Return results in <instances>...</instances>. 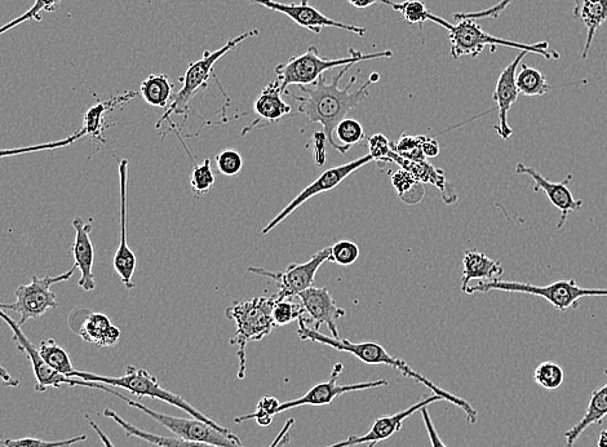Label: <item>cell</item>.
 I'll list each match as a JSON object with an SVG mask.
<instances>
[{
  "label": "cell",
  "mask_w": 607,
  "mask_h": 447,
  "mask_svg": "<svg viewBox=\"0 0 607 447\" xmlns=\"http://www.w3.org/2000/svg\"><path fill=\"white\" fill-rule=\"evenodd\" d=\"M353 66L347 65L340 68V72L335 75L334 81L331 83H327L322 75L316 83L299 86L301 95H291L299 103V113L304 114L309 123H319L327 141L341 154L347 153L350 148L336 143L334 139L336 126L343 121L350 110L357 108L362 101L366 100V97L370 95L371 84L380 81V74L372 73L361 87L356 88L354 84L357 83V75H353L347 86L340 88L341 78Z\"/></svg>",
  "instance_id": "6da1fadb"
},
{
  "label": "cell",
  "mask_w": 607,
  "mask_h": 447,
  "mask_svg": "<svg viewBox=\"0 0 607 447\" xmlns=\"http://www.w3.org/2000/svg\"><path fill=\"white\" fill-rule=\"evenodd\" d=\"M299 330L298 334L301 340H308V342L318 343L327 345L335 351L345 352L352 354V356L358 358L366 365H387L391 366L392 369L400 371L406 378L414 379L415 382L425 385L428 389L434 393V395L441 396L443 400L450 402L455 406L460 407L467 415L469 424H476L478 419L477 410L465 401L464 398L453 395V393L445 391L434 384L431 379L424 376L418 371L412 369V367L403 361L402 358L394 357L391 353L387 352V349L378 343L366 342V343H353L348 339H335L334 336H327L319 333V331L313 330L312 327L307 325L305 318H299Z\"/></svg>",
  "instance_id": "7a4b0ae2"
},
{
  "label": "cell",
  "mask_w": 607,
  "mask_h": 447,
  "mask_svg": "<svg viewBox=\"0 0 607 447\" xmlns=\"http://www.w3.org/2000/svg\"><path fill=\"white\" fill-rule=\"evenodd\" d=\"M69 378L81 379L84 382L100 383L109 385V387L122 388L124 391L130 392L131 395L137 398H153V400H159L166 402V404L175 406L177 409L185 411L194 419L201 420L210 424V426L219 429L224 435H227L230 440L236 441L238 445H242L241 438L234 435L229 428L221 426V424L215 422L214 419L208 418L207 415L203 414L201 410L189 404L185 398L175 395L167 389L162 388L161 384L158 383V379L154 375L150 374L149 371L139 369V367L128 365L126 367V373L123 376H103L92 373H86V371L74 370Z\"/></svg>",
  "instance_id": "3957f363"
},
{
  "label": "cell",
  "mask_w": 607,
  "mask_h": 447,
  "mask_svg": "<svg viewBox=\"0 0 607 447\" xmlns=\"http://www.w3.org/2000/svg\"><path fill=\"white\" fill-rule=\"evenodd\" d=\"M431 21L434 24L441 25L442 28H445L449 32L450 55L454 60L462 59L465 56L476 59L477 56H480L484 52L487 46L493 47L491 48V52H495V47H509L529 53H536V55L544 56V59L548 60L561 59L560 53L549 50L548 42L526 44L494 37V35L486 33L474 20H459L458 24L451 25L450 22L441 19V17L432 15Z\"/></svg>",
  "instance_id": "277c9868"
},
{
  "label": "cell",
  "mask_w": 607,
  "mask_h": 447,
  "mask_svg": "<svg viewBox=\"0 0 607 447\" xmlns=\"http://www.w3.org/2000/svg\"><path fill=\"white\" fill-rule=\"evenodd\" d=\"M276 296H256L247 302H237L230 305L225 311V316L236 322L237 331L230 345H236L239 360L238 378L245 379L246 376V348L250 342H258L267 338L274 329L272 317L273 307L276 304Z\"/></svg>",
  "instance_id": "5b68a950"
},
{
  "label": "cell",
  "mask_w": 607,
  "mask_h": 447,
  "mask_svg": "<svg viewBox=\"0 0 607 447\" xmlns=\"http://www.w3.org/2000/svg\"><path fill=\"white\" fill-rule=\"evenodd\" d=\"M392 51H380L374 53H362L354 48H349V56L343 59L326 60L319 56L316 47L310 46L303 55L292 56L285 64H279L276 68L277 79L281 82L283 92L290 86H309L316 83L323 73L335 68H343L347 65H356L362 61L376 59H391Z\"/></svg>",
  "instance_id": "8992f818"
},
{
  "label": "cell",
  "mask_w": 607,
  "mask_h": 447,
  "mask_svg": "<svg viewBox=\"0 0 607 447\" xmlns=\"http://www.w3.org/2000/svg\"><path fill=\"white\" fill-rule=\"evenodd\" d=\"M258 35V29L248 30V32L238 35L236 38L229 39L227 44H224L219 50L214 52L206 51L203 53L202 59L190 64L188 69H186L184 77L180 78L183 87L172 97V101L168 105L165 114L162 115L155 127L161 128L165 122L170 123L171 126L172 115H184L185 119L188 118L190 103H192V100L199 91L208 87V82H210L211 74L214 72V66L217 64V61L223 59L229 52L236 50L242 42L258 37Z\"/></svg>",
  "instance_id": "52a82bcc"
},
{
  "label": "cell",
  "mask_w": 607,
  "mask_h": 447,
  "mask_svg": "<svg viewBox=\"0 0 607 447\" xmlns=\"http://www.w3.org/2000/svg\"><path fill=\"white\" fill-rule=\"evenodd\" d=\"M520 292V294L540 296L551 303L558 311L566 312L570 308H577L580 299L587 296H607V289H583L575 280H562L548 286H536L531 283L512 281H480L477 285L468 286L465 294L490 291Z\"/></svg>",
  "instance_id": "ba28073f"
},
{
  "label": "cell",
  "mask_w": 607,
  "mask_h": 447,
  "mask_svg": "<svg viewBox=\"0 0 607 447\" xmlns=\"http://www.w3.org/2000/svg\"><path fill=\"white\" fill-rule=\"evenodd\" d=\"M90 388L101 389V391L108 392L110 395L118 397L119 400L126 402L128 406L134 407V409L140 410L141 413L150 416L155 422L174 433L176 437L183 438V440L205 442V444L220 447H245L243 445H238L236 441L230 440V438L219 431V429L212 427L205 422H201V420L194 418H179V416L157 413V411L150 409V407L141 404L140 401L130 400V398L124 397L122 393L115 391L113 387H109V385L106 384L91 383Z\"/></svg>",
  "instance_id": "9c48e42d"
},
{
  "label": "cell",
  "mask_w": 607,
  "mask_h": 447,
  "mask_svg": "<svg viewBox=\"0 0 607 447\" xmlns=\"http://www.w3.org/2000/svg\"><path fill=\"white\" fill-rule=\"evenodd\" d=\"M77 269L74 265L70 271L56 277L39 278L33 276L29 285H22L15 291L16 302L11 304L0 303V309L19 313L21 316L20 326H24L30 320L41 318L50 309H57L60 305L57 302V295L51 290V286L69 281Z\"/></svg>",
  "instance_id": "30bf717a"
},
{
  "label": "cell",
  "mask_w": 607,
  "mask_h": 447,
  "mask_svg": "<svg viewBox=\"0 0 607 447\" xmlns=\"http://www.w3.org/2000/svg\"><path fill=\"white\" fill-rule=\"evenodd\" d=\"M330 254L331 247H326V249L314 254L312 259L305 261V263L290 264L283 272H272L268 269L256 267L248 268V272L258 274L261 277L272 278L273 281H276L278 283V294L276 295L278 300L291 299L314 286L316 274L319 268L326 261H329Z\"/></svg>",
  "instance_id": "8fae6325"
},
{
  "label": "cell",
  "mask_w": 607,
  "mask_h": 447,
  "mask_svg": "<svg viewBox=\"0 0 607 447\" xmlns=\"http://www.w3.org/2000/svg\"><path fill=\"white\" fill-rule=\"evenodd\" d=\"M371 162H374V158H372L370 154H367V156L349 162L347 165L332 167L330 170H326L317 180H314V183L310 184L309 187L304 190H301L299 196L292 199L289 205L283 208L276 218L270 221L267 227L261 230V234L267 236L274 228L278 227V225L283 223L290 215L294 214L300 206L307 203L310 198L316 197L318 194L330 192V190L339 187L347 177L354 174L357 170H360L363 166L369 165Z\"/></svg>",
  "instance_id": "7c38bea8"
},
{
  "label": "cell",
  "mask_w": 607,
  "mask_h": 447,
  "mask_svg": "<svg viewBox=\"0 0 607 447\" xmlns=\"http://www.w3.org/2000/svg\"><path fill=\"white\" fill-rule=\"evenodd\" d=\"M343 370L344 365L339 362V364H336L334 369H332L329 382L314 385V387L310 388L303 397L283 402V404L278 406L277 414L285 413V411H289L300 406H329L336 400V398L341 395H345V393L366 391V389L388 387L389 385L388 380L385 379L371 380V382L356 384L339 385L338 378L340 374L343 373Z\"/></svg>",
  "instance_id": "4fadbf2b"
},
{
  "label": "cell",
  "mask_w": 607,
  "mask_h": 447,
  "mask_svg": "<svg viewBox=\"0 0 607 447\" xmlns=\"http://www.w3.org/2000/svg\"><path fill=\"white\" fill-rule=\"evenodd\" d=\"M250 3L258 4V6L267 8V10L282 13L289 17L295 24L301 28L309 30L314 34H321L322 29L335 28L345 30V32L360 35L365 37L367 34L366 28L361 26L344 24V22L330 19L309 4H286L274 2V0H248Z\"/></svg>",
  "instance_id": "5bb4252c"
},
{
  "label": "cell",
  "mask_w": 607,
  "mask_h": 447,
  "mask_svg": "<svg viewBox=\"0 0 607 447\" xmlns=\"http://www.w3.org/2000/svg\"><path fill=\"white\" fill-rule=\"evenodd\" d=\"M0 318L11 327L13 333V342L17 344V348L22 353L28 356L31 366H33L35 379H37V385H35V391L46 392L48 388H60L61 385H72L73 378L57 373L52 370L50 366L42 360L41 354L38 352V347H35L30 342L28 336L22 331L19 322L13 320L11 316H8L6 311L0 309Z\"/></svg>",
  "instance_id": "9a60e30c"
},
{
  "label": "cell",
  "mask_w": 607,
  "mask_h": 447,
  "mask_svg": "<svg viewBox=\"0 0 607 447\" xmlns=\"http://www.w3.org/2000/svg\"><path fill=\"white\" fill-rule=\"evenodd\" d=\"M440 401L445 400H443L441 396L434 395L433 393L432 396L422 398V400L407 407L406 410L400 411V413L381 416V418L376 419L366 435L349 436L347 440L339 441L336 442V444L326 447H352L357 445L378 444V442L387 441L393 435H396L397 432L401 431L405 420L409 419L411 415H414L416 411H420L424 409V407H428L429 405L434 404V402Z\"/></svg>",
  "instance_id": "2e32d148"
},
{
  "label": "cell",
  "mask_w": 607,
  "mask_h": 447,
  "mask_svg": "<svg viewBox=\"0 0 607 447\" xmlns=\"http://www.w3.org/2000/svg\"><path fill=\"white\" fill-rule=\"evenodd\" d=\"M516 174L530 176L534 181V192L542 190L546 193L552 205L560 210L561 218L558 220L557 229L564 227L571 212L578 211L583 206L582 199H575L569 189V183L573 179L571 175L567 176L561 183H552L547 177L534 170L533 167L524 165V163H517Z\"/></svg>",
  "instance_id": "e0dca14e"
},
{
  "label": "cell",
  "mask_w": 607,
  "mask_h": 447,
  "mask_svg": "<svg viewBox=\"0 0 607 447\" xmlns=\"http://www.w3.org/2000/svg\"><path fill=\"white\" fill-rule=\"evenodd\" d=\"M301 305H303L305 314H308L310 320L314 323V329L318 331L322 325L329 327L332 336L340 339L336 321L345 317V309L338 307L334 296L326 287H310V289L301 292L298 296Z\"/></svg>",
  "instance_id": "ac0fdd59"
},
{
  "label": "cell",
  "mask_w": 607,
  "mask_h": 447,
  "mask_svg": "<svg viewBox=\"0 0 607 447\" xmlns=\"http://www.w3.org/2000/svg\"><path fill=\"white\" fill-rule=\"evenodd\" d=\"M128 159L119 162V187H121V242L115 251L113 267L118 276L121 277L123 286L130 290L134 287V274L136 271V255L130 249L127 241V185H128Z\"/></svg>",
  "instance_id": "d6986e66"
},
{
  "label": "cell",
  "mask_w": 607,
  "mask_h": 447,
  "mask_svg": "<svg viewBox=\"0 0 607 447\" xmlns=\"http://www.w3.org/2000/svg\"><path fill=\"white\" fill-rule=\"evenodd\" d=\"M526 51L518 53L515 60L503 69L500 73L498 83H496L493 100L498 106L499 125L495 126L496 132L504 141L511 139L513 135L512 127L508 125V113L512 106L517 103L520 92L517 90L516 75L518 66L522 59L527 55Z\"/></svg>",
  "instance_id": "ffe728a7"
},
{
  "label": "cell",
  "mask_w": 607,
  "mask_h": 447,
  "mask_svg": "<svg viewBox=\"0 0 607 447\" xmlns=\"http://www.w3.org/2000/svg\"><path fill=\"white\" fill-rule=\"evenodd\" d=\"M70 326L84 342L100 348L114 347L122 335L121 330L103 313L86 311V316L78 317L77 313L73 312L70 316Z\"/></svg>",
  "instance_id": "44dd1931"
},
{
  "label": "cell",
  "mask_w": 607,
  "mask_h": 447,
  "mask_svg": "<svg viewBox=\"0 0 607 447\" xmlns=\"http://www.w3.org/2000/svg\"><path fill=\"white\" fill-rule=\"evenodd\" d=\"M384 162L397 163L398 166L407 172H410L419 183L431 184L441 192L443 201L446 205H454L458 201L453 185L447 181L445 171L441 168L434 167L431 163L425 161H411V159L403 158L392 149L389 156L384 159Z\"/></svg>",
  "instance_id": "7402d4cb"
},
{
  "label": "cell",
  "mask_w": 607,
  "mask_h": 447,
  "mask_svg": "<svg viewBox=\"0 0 607 447\" xmlns=\"http://www.w3.org/2000/svg\"><path fill=\"white\" fill-rule=\"evenodd\" d=\"M75 230V241L72 247L74 265L81 271L78 285L84 291L96 289L95 277H93V261H95V250L91 241L92 225L82 218L73 220Z\"/></svg>",
  "instance_id": "603a6c76"
},
{
  "label": "cell",
  "mask_w": 607,
  "mask_h": 447,
  "mask_svg": "<svg viewBox=\"0 0 607 447\" xmlns=\"http://www.w3.org/2000/svg\"><path fill=\"white\" fill-rule=\"evenodd\" d=\"M282 94L281 82L278 79L263 88L254 105V112L258 117L250 125L243 128L242 136L247 135L255 127L263 126L264 123L279 122L292 112L291 106L285 100H282Z\"/></svg>",
  "instance_id": "cb8c5ba5"
},
{
  "label": "cell",
  "mask_w": 607,
  "mask_h": 447,
  "mask_svg": "<svg viewBox=\"0 0 607 447\" xmlns=\"http://www.w3.org/2000/svg\"><path fill=\"white\" fill-rule=\"evenodd\" d=\"M574 4V19L587 28L586 44L582 52V59L586 60L598 29L607 21V0H574Z\"/></svg>",
  "instance_id": "d4e9b609"
},
{
  "label": "cell",
  "mask_w": 607,
  "mask_h": 447,
  "mask_svg": "<svg viewBox=\"0 0 607 447\" xmlns=\"http://www.w3.org/2000/svg\"><path fill=\"white\" fill-rule=\"evenodd\" d=\"M504 273L499 261L489 258L484 252L469 250L463 258L462 291L468 289L472 280L496 281Z\"/></svg>",
  "instance_id": "484cf974"
},
{
  "label": "cell",
  "mask_w": 607,
  "mask_h": 447,
  "mask_svg": "<svg viewBox=\"0 0 607 447\" xmlns=\"http://www.w3.org/2000/svg\"><path fill=\"white\" fill-rule=\"evenodd\" d=\"M607 375V371H605ZM607 416V383L598 387L592 392L591 398H589V404L586 409V413L580 422L571 427L569 431L565 433L566 444L565 447H574L579 440V437L586 432V429L591 426H598L602 423Z\"/></svg>",
  "instance_id": "4316f807"
},
{
  "label": "cell",
  "mask_w": 607,
  "mask_h": 447,
  "mask_svg": "<svg viewBox=\"0 0 607 447\" xmlns=\"http://www.w3.org/2000/svg\"><path fill=\"white\" fill-rule=\"evenodd\" d=\"M136 97H139L137 92L128 91L124 95L115 96L106 101H99L96 105L91 106L84 115V130H86L87 135L91 136L93 140L99 141V143H106L103 135L106 113L123 108L124 105L134 101Z\"/></svg>",
  "instance_id": "83f0119b"
},
{
  "label": "cell",
  "mask_w": 607,
  "mask_h": 447,
  "mask_svg": "<svg viewBox=\"0 0 607 447\" xmlns=\"http://www.w3.org/2000/svg\"><path fill=\"white\" fill-rule=\"evenodd\" d=\"M104 416L117 423L118 426L123 429L124 433H126L127 437L140 438V440L148 442L150 445L158 447H220L205 444V442L183 440V438L179 437L154 435V433L143 431V429L135 427L134 424L128 423L127 420H124L122 416L115 413L114 410H104Z\"/></svg>",
  "instance_id": "f1b7e54d"
},
{
  "label": "cell",
  "mask_w": 607,
  "mask_h": 447,
  "mask_svg": "<svg viewBox=\"0 0 607 447\" xmlns=\"http://www.w3.org/2000/svg\"><path fill=\"white\" fill-rule=\"evenodd\" d=\"M140 95L146 104L167 109L174 97V84L166 74L149 75L140 86Z\"/></svg>",
  "instance_id": "f546056e"
},
{
  "label": "cell",
  "mask_w": 607,
  "mask_h": 447,
  "mask_svg": "<svg viewBox=\"0 0 607 447\" xmlns=\"http://www.w3.org/2000/svg\"><path fill=\"white\" fill-rule=\"evenodd\" d=\"M517 90L526 97L544 96L551 91L546 77L538 69L522 64L516 75Z\"/></svg>",
  "instance_id": "4dcf8cb0"
},
{
  "label": "cell",
  "mask_w": 607,
  "mask_h": 447,
  "mask_svg": "<svg viewBox=\"0 0 607 447\" xmlns=\"http://www.w3.org/2000/svg\"><path fill=\"white\" fill-rule=\"evenodd\" d=\"M38 352L41 354L42 360L46 362L52 370L57 371L62 375L68 376L73 373L74 367L68 352L61 348L53 339L42 340L38 345Z\"/></svg>",
  "instance_id": "1f68e13d"
},
{
  "label": "cell",
  "mask_w": 607,
  "mask_h": 447,
  "mask_svg": "<svg viewBox=\"0 0 607 447\" xmlns=\"http://www.w3.org/2000/svg\"><path fill=\"white\" fill-rule=\"evenodd\" d=\"M392 184L398 196L407 205H416L424 198V187L414 176L405 170L394 172L392 175Z\"/></svg>",
  "instance_id": "d6a6232c"
},
{
  "label": "cell",
  "mask_w": 607,
  "mask_h": 447,
  "mask_svg": "<svg viewBox=\"0 0 607 447\" xmlns=\"http://www.w3.org/2000/svg\"><path fill=\"white\" fill-rule=\"evenodd\" d=\"M534 382L546 391H557L565 382V371L556 362H543L534 371Z\"/></svg>",
  "instance_id": "836d02e7"
},
{
  "label": "cell",
  "mask_w": 607,
  "mask_h": 447,
  "mask_svg": "<svg viewBox=\"0 0 607 447\" xmlns=\"http://www.w3.org/2000/svg\"><path fill=\"white\" fill-rule=\"evenodd\" d=\"M84 136H87V132L84 130V128H82V130L75 132L74 135L59 141H51V143L33 146H24V148L2 149L0 150V158L15 157L21 156V154L47 152V150L66 148V146L77 143V141L81 140Z\"/></svg>",
  "instance_id": "e575fe53"
},
{
  "label": "cell",
  "mask_w": 607,
  "mask_h": 447,
  "mask_svg": "<svg viewBox=\"0 0 607 447\" xmlns=\"http://www.w3.org/2000/svg\"><path fill=\"white\" fill-rule=\"evenodd\" d=\"M389 7H392L394 11L400 12L403 19L410 22L411 25L423 26L425 22L431 21L433 15L420 0H406V2L402 3H394L391 0Z\"/></svg>",
  "instance_id": "d590c367"
},
{
  "label": "cell",
  "mask_w": 607,
  "mask_h": 447,
  "mask_svg": "<svg viewBox=\"0 0 607 447\" xmlns=\"http://www.w3.org/2000/svg\"><path fill=\"white\" fill-rule=\"evenodd\" d=\"M216 181L215 172L212 170L210 159H205L202 165L194 163L192 176H190V187L197 197L205 196L212 188Z\"/></svg>",
  "instance_id": "8d00e7d4"
},
{
  "label": "cell",
  "mask_w": 607,
  "mask_h": 447,
  "mask_svg": "<svg viewBox=\"0 0 607 447\" xmlns=\"http://www.w3.org/2000/svg\"><path fill=\"white\" fill-rule=\"evenodd\" d=\"M427 139L424 135L403 134L397 144L392 143V149L401 157L411 159V161H425L423 153V143Z\"/></svg>",
  "instance_id": "74e56055"
},
{
  "label": "cell",
  "mask_w": 607,
  "mask_h": 447,
  "mask_svg": "<svg viewBox=\"0 0 607 447\" xmlns=\"http://www.w3.org/2000/svg\"><path fill=\"white\" fill-rule=\"evenodd\" d=\"M62 0H35V4L30 8L24 15L17 17V19L8 22V24L0 28V35L10 32V30L17 28V26L24 24L26 21L37 20L42 21V12H53L59 7Z\"/></svg>",
  "instance_id": "f35d334b"
},
{
  "label": "cell",
  "mask_w": 607,
  "mask_h": 447,
  "mask_svg": "<svg viewBox=\"0 0 607 447\" xmlns=\"http://www.w3.org/2000/svg\"><path fill=\"white\" fill-rule=\"evenodd\" d=\"M277 298V296H276ZM305 316L303 305L290 302L289 299L278 300L274 304L272 317L274 326H286Z\"/></svg>",
  "instance_id": "ab89813d"
},
{
  "label": "cell",
  "mask_w": 607,
  "mask_h": 447,
  "mask_svg": "<svg viewBox=\"0 0 607 447\" xmlns=\"http://www.w3.org/2000/svg\"><path fill=\"white\" fill-rule=\"evenodd\" d=\"M334 134L340 145L352 148L354 144L360 143L365 139V130L360 122L356 119L344 118L343 121L336 126Z\"/></svg>",
  "instance_id": "60d3db41"
},
{
  "label": "cell",
  "mask_w": 607,
  "mask_h": 447,
  "mask_svg": "<svg viewBox=\"0 0 607 447\" xmlns=\"http://www.w3.org/2000/svg\"><path fill=\"white\" fill-rule=\"evenodd\" d=\"M330 247L331 254L329 261L341 265V267H348V265L356 263L358 258H360V247L354 242L339 241Z\"/></svg>",
  "instance_id": "b9f144b4"
},
{
  "label": "cell",
  "mask_w": 607,
  "mask_h": 447,
  "mask_svg": "<svg viewBox=\"0 0 607 447\" xmlns=\"http://www.w3.org/2000/svg\"><path fill=\"white\" fill-rule=\"evenodd\" d=\"M87 440L86 435H81L73 438H68V440H60V441H44L38 440V438H20V440H3L0 442L4 447H70L75 444H79V442H83Z\"/></svg>",
  "instance_id": "7bdbcfd3"
},
{
  "label": "cell",
  "mask_w": 607,
  "mask_h": 447,
  "mask_svg": "<svg viewBox=\"0 0 607 447\" xmlns=\"http://www.w3.org/2000/svg\"><path fill=\"white\" fill-rule=\"evenodd\" d=\"M215 161L217 171L225 176H236L243 167V158L236 149L221 150Z\"/></svg>",
  "instance_id": "ee69618b"
},
{
  "label": "cell",
  "mask_w": 607,
  "mask_h": 447,
  "mask_svg": "<svg viewBox=\"0 0 607 447\" xmlns=\"http://www.w3.org/2000/svg\"><path fill=\"white\" fill-rule=\"evenodd\" d=\"M515 2V0H500L494 7L486 8V10L477 12H463L455 13L454 17L456 21L459 20H481V19H498L500 13H503L509 7V4Z\"/></svg>",
  "instance_id": "f6af8a7d"
},
{
  "label": "cell",
  "mask_w": 607,
  "mask_h": 447,
  "mask_svg": "<svg viewBox=\"0 0 607 447\" xmlns=\"http://www.w3.org/2000/svg\"><path fill=\"white\" fill-rule=\"evenodd\" d=\"M369 150L374 161L384 162L392 152V143L384 135L376 134L369 139Z\"/></svg>",
  "instance_id": "bcb514c9"
},
{
  "label": "cell",
  "mask_w": 607,
  "mask_h": 447,
  "mask_svg": "<svg viewBox=\"0 0 607 447\" xmlns=\"http://www.w3.org/2000/svg\"><path fill=\"white\" fill-rule=\"evenodd\" d=\"M420 413H422L424 426L425 429H427L429 441H431L432 447H447L445 442L441 440L440 435H438L437 429L434 427L431 414H429L427 407L420 410Z\"/></svg>",
  "instance_id": "7dc6e473"
},
{
  "label": "cell",
  "mask_w": 607,
  "mask_h": 447,
  "mask_svg": "<svg viewBox=\"0 0 607 447\" xmlns=\"http://www.w3.org/2000/svg\"><path fill=\"white\" fill-rule=\"evenodd\" d=\"M313 144H314V159H316V163L318 166H322L323 162L326 161V141L327 137L323 132H316L313 135Z\"/></svg>",
  "instance_id": "c3c4849f"
},
{
  "label": "cell",
  "mask_w": 607,
  "mask_h": 447,
  "mask_svg": "<svg viewBox=\"0 0 607 447\" xmlns=\"http://www.w3.org/2000/svg\"><path fill=\"white\" fill-rule=\"evenodd\" d=\"M279 405H281V402H279L276 397L267 396L261 398L258 406L256 407L267 411V413H269L270 415L276 416Z\"/></svg>",
  "instance_id": "681fc988"
},
{
  "label": "cell",
  "mask_w": 607,
  "mask_h": 447,
  "mask_svg": "<svg viewBox=\"0 0 607 447\" xmlns=\"http://www.w3.org/2000/svg\"><path fill=\"white\" fill-rule=\"evenodd\" d=\"M423 153L425 158L437 157L440 154V144H438L437 140L427 136V139L423 143Z\"/></svg>",
  "instance_id": "f907efd6"
},
{
  "label": "cell",
  "mask_w": 607,
  "mask_h": 447,
  "mask_svg": "<svg viewBox=\"0 0 607 447\" xmlns=\"http://www.w3.org/2000/svg\"><path fill=\"white\" fill-rule=\"evenodd\" d=\"M88 423H90V426L92 427L93 431L96 432V435L99 436L100 441L103 442V445L105 447H115L113 441L110 440L108 435H106V433L103 431V428H101L99 424L93 422V420H88Z\"/></svg>",
  "instance_id": "816d5d0a"
},
{
  "label": "cell",
  "mask_w": 607,
  "mask_h": 447,
  "mask_svg": "<svg viewBox=\"0 0 607 447\" xmlns=\"http://www.w3.org/2000/svg\"><path fill=\"white\" fill-rule=\"evenodd\" d=\"M0 380H2L3 384L7 385V387L17 388L20 385L19 380L13 378V376L6 370V367L2 365H0Z\"/></svg>",
  "instance_id": "f5cc1de1"
},
{
  "label": "cell",
  "mask_w": 607,
  "mask_h": 447,
  "mask_svg": "<svg viewBox=\"0 0 607 447\" xmlns=\"http://www.w3.org/2000/svg\"><path fill=\"white\" fill-rule=\"evenodd\" d=\"M348 2L356 8H367L376 3L388 4L389 6V2H391V0H348Z\"/></svg>",
  "instance_id": "db71d44e"
},
{
  "label": "cell",
  "mask_w": 607,
  "mask_h": 447,
  "mask_svg": "<svg viewBox=\"0 0 607 447\" xmlns=\"http://www.w3.org/2000/svg\"><path fill=\"white\" fill-rule=\"evenodd\" d=\"M597 446L598 447H607V429H606V431H602L600 433V437H598Z\"/></svg>",
  "instance_id": "11a10c76"
},
{
  "label": "cell",
  "mask_w": 607,
  "mask_h": 447,
  "mask_svg": "<svg viewBox=\"0 0 607 447\" xmlns=\"http://www.w3.org/2000/svg\"><path fill=\"white\" fill-rule=\"evenodd\" d=\"M309 0H300V4H308Z\"/></svg>",
  "instance_id": "9f6ffc18"
},
{
  "label": "cell",
  "mask_w": 607,
  "mask_h": 447,
  "mask_svg": "<svg viewBox=\"0 0 607 447\" xmlns=\"http://www.w3.org/2000/svg\"><path fill=\"white\" fill-rule=\"evenodd\" d=\"M376 444L367 445V447H375Z\"/></svg>",
  "instance_id": "6f0895ef"
}]
</instances>
